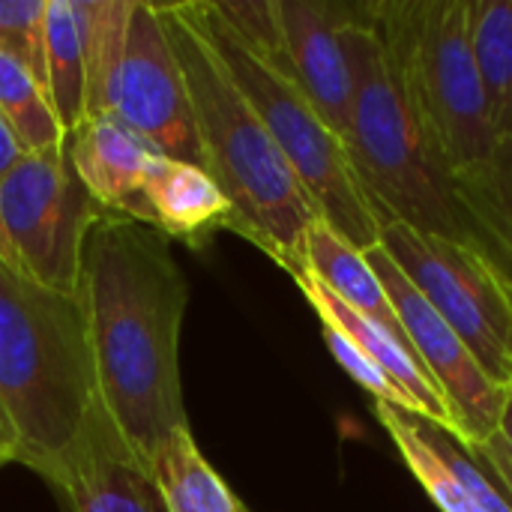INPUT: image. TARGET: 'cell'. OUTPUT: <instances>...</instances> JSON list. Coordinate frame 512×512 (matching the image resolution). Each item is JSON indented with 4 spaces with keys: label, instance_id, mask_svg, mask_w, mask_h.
I'll return each mask as SVG.
<instances>
[{
    "label": "cell",
    "instance_id": "obj_1",
    "mask_svg": "<svg viewBox=\"0 0 512 512\" xmlns=\"http://www.w3.org/2000/svg\"><path fill=\"white\" fill-rule=\"evenodd\" d=\"M75 297L84 312L99 417L153 474L162 447L189 426L180 387L189 282L171 240L105 213L87 234Z\"/></svg>",
    "mask_w": 512,
    "mask_h": 512
},
{
    "label": "cell",
    "instance_id": "obj_2",
    "mask_svg": "<svg viewBox=\"0 0 512 512\" xmlns=\"http://www.w3.org/2000/svg\"><path fill=\"white\" fill-rule=\"evenodd\" d=\"M156 9L189 90L204 171L231 204L225 231L258 246L291 276L303 273V240L321 219L309 192L183 3H156Z\"/></svg>",
    "mask_w": 512,
    "mask_h": 512
},
{
    "label": "cell",
    "instance_id": "obj_3",
    "mask_svg": "<svg viewBox=\"0 0 512 512\" xmlns=\"http://www.w3.org/2000/svg\"><path fill=\"white\" fill-rule=\"evenodd\" d=\"M0 420L18 465L45 483L99 420L78 297L48 291L0 261Z\"/></svg>",
    "mask_w": 512,
    "mask_h": 512
},
{
    "label": "cell",
    "instance_id": "obj_4",
    "mask_svg": "<svg viewBox=\"0 0 512 512\" xmlns=\"http://www.w3.org/2000/svg\"><path fill=\"white\" fill-rule=\"evenodd\" d=\"M351 63L345 150L378 225H411L462 243L453 171L429 135L372 3H351L342 30Z\"/></svg>",
    "mask_w": 512,
    "mask_h": 512
},
{
    "label": "cell",
    "instance_id": "obj_5",
    "mask_svg": "<svg viewBox=\"0 0 512 512\" xmlns=\"http://www.w3.org/2000/svg\"><path fill=\"white\" fill-rule=\"evenodd\" d=\"M195 30L222 60L240 93L258 111L276 147L309 192L318 216L357 249L378 246L381 225L354 177L345 141L321 120L303 90L285 72L249 54L213 12L210 0H183Z\"/></svg>",
    "mask_w": 512,
    "mask_h": 512
},
{
    "label": "cell",
    "instance_id": "obj_6",
    "mask_svg": "<svg viewBox=\"0 0 512 512\" xmlns=\"http://www.w3.org/2000/svg\"><path fill=\"white\" fill-rule=\"evenodd\" d=\"M372 9L447 168L456 174L486 159L498 135L471 45V0H387Z\"/></svg>",
    "mask_w": 512,
    "mask_h": 512
},
{
    "label": "cell",
    "instance_id": "obj_7",
    "mask_svg": "<svg viewBox=\"0 0 512 512\" xmlns=\"http://www.w3.org/2000/svg\"><path fill=\"white\" fill-rule=\"evenodd\" d=\"M102 216L75 174L69 144L24 153L0 180V261L48 291L75 297L84 243Z\"/></svg>",
    "mask_w": 512,
    "mask_h": 512
},
{
    "label": "cell",
    "instance_id": "obj_8",
    "mask_svg": "<svg viewBox=\"0 0 512 512\" xmlns=\"http://www.w3.org/2000/svg\"><path fill=\"white\" fill-rule=\"evenodd\" d=\"M378 246L426 303L459 333L486 375L512 387V291L465 243L393 222Z\"/></svg>",
    "mask_w": 512,
    "mask_h": 512
},
{
    "label": "cell",
    "instance_id": "obj_9",
    "mask_svg": "<svg viewBox=\"0 0 512 512\" xmlns=\"http://www.w3.org/2000/svg\"><path fill=\"white\" fill-rule=\"evenodd\" d=\"M105 117L120 120L159 156L204 168L189 90L156 3L135 0L126 48L108 87Z\"/></svg>",
    "mask_w": 512,
    "mask_h": 512
},
{
    "label": "cell",
    "instance_id": "obj_10",
    "mask_svg": "<svg viewBox=\"0 0 512 512\" xmlns=\"http://www.w3.org/2000/svg\"><path fill=\"white\" fill-rule=\"evenodd\" d=\"M366 258L393 303V312L402 324L411 351L444 396L456 426V438L468 450H480L498 435L507 387L495 384L486 375V369L477 363L459 333L426 303V297L405 279V273L381 246L366 249Z\"/></svg>",
    "mask_w": 512,
    "mask_h": 512
},
{
    "label": "cell",
    "instance_id": "obj_11",
    "mask_svg": "<svg viewBox=\"0 0 512 512\" xmlns=\"http://www.w3.org/2000/svg\"><path fill=\"white\" fill-rule=\"evenodd\" d=\"M375 417L396 453L441 512H512L486 465L444 426L423 414L375 402Z\"/></svg>",
    "mask_w": 512,
    "mask_h": 512
},
{
    "label": "cell",
    "instance_id": "obj_12",
    "mask_svg": "<svg viewBox=\"0 0 512 512\" xmlns=\"http://www.w3.org/2000/svg\"><path fill=\"white\" fill-rule=\"evenodd\" d=\"M276 6L294 84L321 120L345 141L354 81L342 30L351 18V3L276 0Z\"/></svg>",
    "mask_w": 512,
    "mask_h": 512
},
{
    "label": "cell",
    "instance_id": "obj_13",
    "mask_svg": "<svg viewBox=\"0 0 512 512\" xmlns=\"http://www.w3.org/2000/svg\"><path fill=\"white\" fill-rule=\"evenodd\" d=\"M48 486L60 512H168L153 474L117 444L102 417Z\"/></svg>",
    "mask_w": 512,
    "mask_h": 512
},
{
    "label": "cell",
    "instance_id": "obj_14",
    "mask_svg": "<svg viewBox=\"0 0 512 512\" xmlns=\"http://www.w3.org/2000/svg\"><path fill=\"white\" fill-rule=\"evenodd\" d=\"M75 174L96 204L120 219L144 225V192L156 150L114 117L87 120L66 135Z\"/></svg>",
    "mask_w": 512,
    "mask_h": 512
},
{
    "label": "cell",
    "instance_id": "obj_15",
    "mask_svg": "<svg viewBox=\"0 0 512 512\" xmlns=\"http://www.w3.org/2000/svg\"><path fill=\"white\" fill-rule=\"evenodd\" d=\"M297 282V288L303 291V297L309 300V306L315 309V315L321 318V324L339 330L345 339H351L369 360H375L387 378L414 402L417 414H423L426 420L444 426L450 435H456L450 408L444 402V396L438 393L435 381L426 375L423 363L417 360V354L411 351L408 339L390 333L387 327H381L378 321L360 315L357 309L345 306L339 297H333L318 279H312L309 273H297L291 276Z\"/></svg>",
    "mask_w": 512,
    "mask_h": 512
},
{
    "label": "cell",
    "instance_id": "obj_16",
    "mask_svg": "<svg viewBox=\"0 0 512 512\" xmlns=\"http://www.w3.org/2000/svg\"><path fill=\"white\" fill-rule=\"evenodd\" d=\"M462 243L474 249L512 291V135L492 153L453 174Z\"/></svg>",
    "mask_w": 512,
    "mask_h": 512
},
{
    "label": "cell",
    "instance_id": "obj_17",
    "mask_svg": "<svg viewBox=\"0 0 512 512\" xmlns=\"http://www.w3.org/2000/svg\"><path fill=\"white\" fill-rule=\"evenodd\" d=\"M231 204L204 168L153 156L144 192V225L168 240L204 246L216 231H225Z\"/></svg>",
    "mask_w": 512,
    "mask_h": 512
},
{
    "label": "cell",
    "instance_id": "obj_18",
    "mask_svg": "<svg viewBox=\"0 0 512 512\" xmlns=\"http://www.w3.org/2000/svg\"><path fill=\"white\" fill-rule=\"evenodd\" d=\"M303 273L318 279L333 297L360 315L378 321L390 333L402 336V324L393 312V303L369 264L366 252L351 246L342 234H336L324 219H315L303 240Z\"/></svg>",
    "mask_w": 512,
    "mask_h": 512
},
{
    "label": "cell",
    "instance_id": "obj_19",
    "mask_svg": "<svg viewBox=\"0 0 512 512\" xmlns=\"http://www.w3.org/2000/svg\"><path fill=\"white\" fill-rule=\"evenodd\" d=\"M153 480L168 512H249L219 471L201 456L192 429H180L153 462Z\"/></svg>",
    "mask_w": 512,
    "mask_h": 512
},
{
    "label": "cell",
    "instance_id": "obj_20",
    "mask_svg": "<svg viewBox=\"0 0 512 512\" xmlns=\"http://www.w3.org/2000/svg\"><path fill=\"white\" fill-rule=\"evenodd\" d=\"M45 93L66 135L87 123L84 54L69 0H48L45 6Z\"/></svg>",
    "mask_w": 512,
    "mask_h": 512
},
{
    "label": "cell",
    "instance_id": "obj_21",
    "mask_svg": "<svg viewBox=\"0 0 512 512\" xmlns=\"http://www.w3.org/2000/svg\"><path fill=\"white\" fill-rule=\"evenodd\" d=\"M78 24L84 78H87V120L105 117L108 87L126 48L129 18L135 0H69Z\"/></svg>",
    "mask_w": 512,
    "mask_h": 512
},
{
    "label": "cell",
    "instance_id": "obj_22",
    "mask_svg": "<svg viewBox=\"0 0 512 512\" xmlns=\"http://www.w3.org/2000/svg\"><path fill=\"white\" fill-rule=\"evenodd\" d=\"M471 45L498 138L512 135V0H471Z\"/></svg>",
    "mask_w": 512,
    "mask_h": 512
},
{
    "label": "cell",
    "instance_id": "obj_23",
    "mask_svg": "<svg viewBox=\"0 0 512 512\" xmlns=\"http://www.w3.org/2000/svg\"><path fill=\"white\" fill-rule=\"evenodd\" d=\"M0 114L24 153H42L66 144V132L45 90L21 63L6 54H0Z\"/></svg>",
    "mask_w": 512,
    "mask_h": 512
},
{
    "label": "cell",
    "instance_id": "obj_24",
    "mask_svg": "<svg viewBox=\"0 0 512 512\" xmlns=\"http://www.w3.org/2000/svg\"><path fill=\"white\" fill-rule=\"evenodd\" d=\"M210 6L249 54L291 78L276 0H210Z\"/></svg>",
    "mask_w": 512,
    "mask_h": 512
},
{
    "label": "cell",
    "instance_id": "obj_25",
    "mask_svg": "<svg viewBox=\"0 0 512 512\" xmlns=\"http://www.w3.org/2000/svg\"><path fill=\"white\" fill-rule=\"evenodd\" d=\"M45 6L48 0H0V54L21 63L39 81L42 90H45Z\"/></svg>",
    "mask_w": 512,
    "mask_h": 512
},
{
    "label": "cell",
    "instance_id": "obj_26",
    "mask_svg": "<svg viewBox=\"0 0 512 512\" xmlns=\"http://www.w3.org/2000/svg\"><path fill=\"white\" fill-rule=\"evenodd\" d=\"M321 336H324V345H327V351L333 354V360L348 372V378H351L357 387H363L369 396H375V402L393 405V408H402V411H414V414H417L414 402H411V399L387 378V372H384L375 360H369L351 339H345L339 330H333V327H327V324H321Z\"/></svg>",
    "mask_w": 512,
    "mask_h": 512
},
{
    "label": "cell",
    "instance_id": "obj_27",
    "mask_svg": "<svg viewBox=\"0 0 512 512\" xmlns=\"http://www.w3.org/2000/svg\"><path fill=\"white\" fill-rule=\"evenodd\" d=\"M471 453L486 465L492 480L504 489V495L512 501V450L504 444V438L495 435L492 441H486L480 450H471Z\"/></svg>",
    "mask_w": 512,
    "mask_h": 512
},
{
    "label": "cell",
    "instance_id": "obj_28",
    "mask_svg": "<svg viewBox=\"0 0 512 512\" xmlns=\"http://www.w3.org/2000/svg\"><path fill=\"white\" fill-rule=\"evenodd\" d=\"M21 156H24V150H21L15 132L9 129V123H6L3 114H0V180L9 174V168H12Z\"/></svg>",
    "mask_w": 512,
    "mask_h": 512
},
{
    "label": "cell",
    "instance_id": "obj_29",
    "mask_svg": "<svg viewBox=\"0 0 512 512\" xmlns=\"http://www.w3.org/2000/svg\"><path fill=\"white\" fill-rule=\"evenodd\" d=\"M18 459V450H15V441H12V432L6 429V423L0 420V468L15 462Z\"/></svg>",
    "mask_w": 512,
    "mask_h": 512
},
{
    "label": "cell",
    "instance_id": "obj_30",
    "mask_svg": "<svg viewBox=\"0 0 512 512\" xmlns=\"http://www.w3.org/2000/svg\"><path fill=\"white\" fill-rule=\"evenodd\" d=\"M498 435L504 438V444H507V447L512 450V387L507 390V399H504V411H501Z\"/></svg>",
    "mask_w": 512,
    "mask_h": 512
}]
</instances>
